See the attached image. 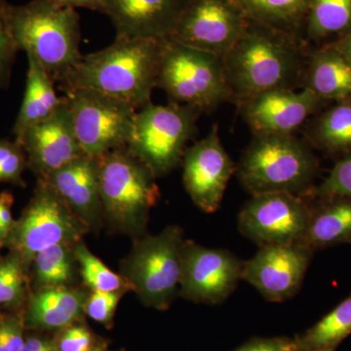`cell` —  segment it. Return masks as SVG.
I'll use <instances>...</instances> for the list:
<instances>
[{
    "instance_id": "cell-1",
    "label": "cell",
    "mask_w": 351,
    "mask_h": 351,
    "mask_svg": "<svg viewBox=\"0 0 351 351\" xmlns=\"http://www.w3.org/2000/svg\"><path fill=\"white\" fill-rule=\"evenodd\" d=\"M165 39L117 36L108 47L82 56L60 87L88 88L143 108L156 86Z\"/></svg>"
},
{
    "instance_id": "cell-2",
    "label": "cell",
    "mask_w": 351,
    "mask_h": 351,
    "mask_svg": "<svg viewBox=\"0 0 351 351\" xmlns=\"http://www.w3.org/2000/svg\"><path fill=\"white\" fill-rule=\"evenodd\" d=\"M18 50L34 55L54 82H61L82 60L80 17L54 0H32L9 7Z\"/></svg>"
},
{
    "instance_id": "cell-3",
    "label": "cell",
    "mask_w": 351,
    "mask_h": 351,
    "mask_svg": "<svg viewBox=\"0 0 351 351\" xmlns=\"http://www.w3.org/2000/svg\"><path fill=\"white\" fill-rule=\"evenodd\" d=\"M103 219L110 230L143 237L159 189L156 176L127 147L98 157Z\"/></svg>"
},
{
    "instance_id": "cell-4",
    "label": "cell",
    "mask_w": 351,
    "mask_h": 351,
    "mask_svg": "<svg viewBox=\"0 0 351 351\" xmlns=\"http://www.w3.org/2000/svg\"><path fill=\"white\" fill-rule=\"evenodd\" d=\"M223 64L230 98L242 105L263 92L290 88L300 71L298 53L263 34H242Z\"/></svg>"
},
{
    "instance_id": "cell-5",
    "label": "cell",
    "mask_w": 351,
    "mask_h": 351,
    "mask_svg": "<svg viewBox=\"0 0 351 351\" xmlns=\"http://www.w3.org/2000/svg\"><path fill=\"white\" fill-rule=\"evenodd\" d=\"M184 242V232L177 226L135 239L120 269L131 291L145 306L165 311L179 294Z\"/></svg>"
},
{
    "instance_id": "cell-6",
    "label": "cell",
    "mask_w": 351,
    "mask_h": 351,
    "mask_svg": "<svg viewBox=\"0 0 351 351\" xmlns=\"http://www.w3.org/2000/svg\"><path fill=\"white\" fill-rule=\"evenodd\" d=\"M313 156L292 135H261L245 151L237 174L252 195L301 193L313 181Z\"/></svg>"
},
{
    "instance_id": "cell-7",
    "label": "cell",
    "mask_w": 351,
    "mask_h": 351,
    "mask_svg": "<svg viewBox=\"0 0 351 351\" xmlns=\"http://www.w3.org/2000/svg\"><path fill=\"white\" fill-rule=\"evenodd\" d=\"M156 86L174 103L210 110L230 99L223 59L166 38Z\"/></svg>"
},
{
    "instance_id": "cell-8",
    "label": "cell",
    "mask_w": 351,
    "mask_h": 351,
    "mask_svg": "<svg viewBox=\"0 0 351 351\" xmlns=\"http://www.w3.org/2000/svg\"><path fill=\"white\" fill-rule=\"evenodd\" d=\"M200 112L174 101L167 106L149 101L136 113L127 149L156 177L167 174L184 157Z\"/></svg>"
},
{
    "instance_id": "cell-9",
    "label": "cell",
    "mask_w": 351,
    "mask_h": 351,
    "mask_svg": "<svg viewBox=\"0 0 351 351\" xmlns=\"http://www.w3.org/2000/svg\"><path fill=\"white\" fill-rule=\"evenodd\" d=\"M89 232L45 180L38 179L29 205L15 221L5 246L31 267L39 252L59 243L76 244Z\"/></svg>"
},
{
    "instance_id": "cell-10",
    "label": "cell",
    "mask_w": 351,
    "mask_h": 351,
    "mask_svg": "<svg viewBox=\"0 0 351 351\" xmlns=\"http://www.w3.org/2000/svg\"><path fill=\"white\" fill-rule=\"evenodd\" d=\"M64 93L83 154L99 157L127 147L137 113L134 106L88 88H75Z\"/></svg>"
},
{
    "instance_id": "cell-11",
    "label": "cell",
    "mask_w": 351,
    "mask_h": 351,
    "mask_svg": "<svg viewBox=\"0 0 351 351\" xmlns=\"http://www.w3.org/2000/svg\"><path fill=\"white\" fill-rule=\"evenodd\" d=\"M309 217L311 209L294 193H258L240 211L239 228L258 246L302 243Z\"/></svg>"
},
{
    "instance_id": "cell-12",
    "label": "cell",
    "mask_w": 351,
    "mask_h": 351,
    "mask_svg": "<svg viewBox=\"0 0 351 351\" xmlns=\"http://www.w3.org/2000/svg\"><path fill=\"white\" fill-rule=\"evenodd\" d=\"M243 267L244 261L232 252L184 240L179 294L198 304H221L242 280Z\"/></svg>"
},
{
    "instance_id": "cell-13",
    "label": "cell",
    "mask_w": 351,
    "mask_h": 351,
    "mask_svg": "<svg viewBox=\"0 0 351 351\" xmlns=\"http://www.w3.org/2000/svg\"><path fill=\"white\" fill-rule=\"evenodd\" d=\"M230 0H189L169 38L221 59L244 34Z\"/></svg>"
},
{
    "instance_id": "cell-14",
    "label": "cell",
    "mask_w": 351,
    "mask_h": 351,
    "mask_svg": "<svg viewBox=\"0 0 351 351\" xmlns=\"http://www.w3.org/2000/svg\"><path fill=\"white\" fill-rule=\"evenodd\" d=\"M313 253L304 243L263 245L254 257L244 261L242 280L267 301H286L299 292Z\"/></svg>"
},
{
    "instance_id": "cell-15",
    "label": "cell",
    "mask_w": 351,
    "mask_h": 351,
    "mask_svg": "<svg viewBox=\"0 0 351 351\" xmlns=\"http://www.w3.org/2000/svg\"><path fill=\"white\" fill-rule=\"evenodd\" d=\"M182 164V182L191 200L205 213L216 212L228 181L237 170L219 140L217 126L186 149Z\"/></svg>"
},
{
    "instance_id": "cell-16",
    "label": "cell",
    "mask_w": 351,
    "mask_h": 351,
    "mask_svg": "<svg viewBox=\"0 0 351 351\" xmlns=\"http://www.w3.org/2000/svg\"><path fill=\"white\" fill-rule=\"evenodd\" d=\"M18 142L24 149L27 166L38 179H45L84 154L76 138L64 97L56 112L27 129Z\"/></svg>"
},
{
    "instance_id": "cell-17",
    "label": "cell",
    "mask_w": 351,
    "mask_h": 351,
    "mask_svg": "<svg viewBox=\"0 0 351 351\" xmlns=\"http://www.w3.org/2000/svg\"><path fill=\"white\" fill-rule=\"evenodd\" d=\"M320 98L308 88H278L243 104L244 117L257 136L291 135L317 108Z\"/></svg>"
},
{
    "instance_id": "cell-18",
    "label": "cell",
    "mask_w": 351,
    "mask_h": 351,
    "mask_svg": "<svg viewBox=\"0 0 351 351\" xmlns=\"http://www.w3.org/2000/svg\"><path fill=\"white\" fill-rule=\"evenodd\" d=\"M189 0H106L117 36L169 38Z\"/></svg>"
},
{
    "instance_id": "cell-19",
    "label": "cell",
    "mask_w": 351,
    "mask_h": 351,
    "mask_svg": "<svg viewBox=\"0 0 351 351\" xmlns=\"http://www.w3.org/2000/svg\"><path fill=\"white\" fill-rule=\"evenodd\" d=\"M43 180L61 196L89 232H97L101 228L104 219L98 157L82 154Z\"/></svg>"
},
{
    "instance_id": "cell-20",
    "label": "cell",
    "mask_w": 351,
    "mask_h": 351,
    "mask_svg": "<svg viewBox=\"0 0 351 351\" xmlns=\"http://www.w3.org/2000/svg\"><path fill=\"white\" fill-rule=\"evenodd\" d=\"M88 297L86 291L71 286L36 289L23 313L25 328L61 331L75 324L85 314Z\"/></svg>"
},
{
    "instance_id": "cell-21",
    "label": "cell",
    "mask_w": 351,
    "mask_h": 351,
    "mask_svg": "<svg viewBox=\"0 0 351 351\" xmlns=\"http://www.w3.org/2000/svg\"><path fill=\"white\" fill-rule=\"evenodd\" d=\"M27 56L29 68L25 96L13 128L16 141H19L27 129L51 117L63 101L55 92L54 80L38 59L29 53Z\"/></svg>"
},
{
    "instance_id": "cell-22",
    "label": "cell",
    "mask_w": 351,
    "mask_h": 351,
    "mask_svg": "<svg viewBox=\"0 0 351 351\" xmlns=\"http://www.w3.org/2000/svg\"><path fill=\"white\" fill-rule=\"evenodd\" d=\"M318 209H311L308 226L302 243L315 250L351 243V199L337 197Z\"/></svg>"
},
{
    "instance_id": "cell-23",
    "label": "cell",
    "mask_w": 351,
    "mask_h": 351,
    "mask_svg": "<svg viewBox=\"0 0 351 351\" xmlns=\"http://www.w3.org/2000/svg\"><path fill=\"white\" fill-rule=\"evenodd\" d=\"M308 89L319 98L351 97V64L336 48L316 53L308 71Z\"/></svg>"
},
{
    "instance_id": "cell-24",
    "label": "cell",
    "mask_w": 351,
    "mask_h": 351,
    "mask_svg": "<svg viewBox=\"0 0 351 351\" xmlns=\"http://www.w3.org/2000/svg\"><path fill=\"white\" fill-rule=\"evenodd\" d=\"M75 245L59 243L34 256L32 281L36 289L71 286L75 278Z\"/></svg>"
},
{
    "instance_id": "cell-25",
    "label": "cell",
    "mask_w": 351,
    "mask_h": 351,
    "mask_svg": "<svg viewBox=\"0 0 351 351\" xmlns=\"http://www.w3.org/2000/svg\"><path fill=\"white\" fill-rule=\"evenodd\" d=\"M351 335V295L314 326L295 338L298 350H309L338 346Z\"/></svg>"
},
{
    "instance_id": "cell-26",
    "label": "cell",
    "mask_w": 351,
    "mask_h": 351,
    "mask_svg": "<svg viewBox=\"0 0 351 351\" xmlns=\"http://www.w3.org/2000/svg\"><path fill=\"white\" fill-rule=\"evenodd\" d=\"M76 263L80 265L83 283L92 291L125 293L131 291L130 285L121 274L108 269L101 260L92 254L82 240L75 245Z\"/></svg>"
},
{
    "instance_id": "cell-27",
    "label": "cell",
    "mask_w": 351,
    "mask_h": 351,
    "mask_svg": "<svg viewBox=\"0 0 351 351\" xmlns=\"http://www.w3.org/2000/svg\"><path fill=\"white\" fill-rule=\"evenodd\" d=\"M29 267L18 254L0 257V306L17 309L29 299Z\"/></svg>"
},
{
    "instance_id": "cell-28",
    "label": "cell",
    "mask_w": 351,
    "mask_h": 351,
    "mask_svg": "<svg viewBox=\"0 0 351 351\" xmlns=\"http://www.w3.org/2000/svg\"><path fill=\"white\" fill-rule=\"evenodd\" d=\"M351 25V0H311L309 31L325 36L345 31Z\"/></svg>"
},
{
    "instance_id": "cell-29",
    "label": "cell",
    "mask_w": 351,
    "mask_h": 351,
    "mask_svg": "<svg viewBox=\"0 0 351 351\" xmlns=\"http://www.w3.org/2000/svg\"><path fill=\"white\" fill-rule=\"evenodd\" d=\"M257 19L287 23L299 17L311 0H230Z\"/></svg>"
},
{
    "instance_id": "cell-30",
    "label": "cell",
    "mask_w": 351,
    "mask_h": 351,
    "mask_svg": "<svg viewBox=\"0 0 351 351\" xmlns=\"http://www.w3.org/2000/svg\"><path fill=\"white\" fill-rule=\"evenodd\" d=\"M318 135L332 149L351 147V104H343L327 112L321 120Z\"/></svg>"
},
{
    "instance_id": "cell-31",
    "label": "cell",
    "mask_w": 351,
    "mask_h": 351,
    "mask_svg": "<svg viewBox=\"0 0 351 351\" xmlns=\"http://www.w3.org/2000/svg\"><path fill=\"white\" fill-rule=\"evenodd\" d=\"M27 159L18 141L0 140V182H10L25 186L23 174Z\"/></svg>"
},
{
    "instance_id": "cell-32",
    "label": "cell",
    "mask_w": 351,
    "mask_h": 351,
    "mask_svg": "<svg viewBox=\"0 0 351 351\" xmlns=\"http://www.w3.org/2000/svg\"><path fill=\"white\" fill-rule=\"evenodd\" d=\"M9 7L10 4L0 0V88H5L10 83L14 59L19 51L11 32Z\"/></svg>"
},
{
    "instance_id": "cell-33",
    "label": "cell",
    "mask_w": 351,
    "mask_h": 351,
    "mask_svg": "<svg viewBox=\"0 0 351 351\" xmlns=\"http://www.w3.org/2000/svg\"><path fill=\"white\" fill-rule=\"evenodd\" d=\"M123 295V293L92 291L85 304V313L96 322L110 327Z\"/></svg>"
},
{
    "instance_id": "cell-34",
    "label": "cell",
    "mask_w": 351,
    "mask_h": 351,
    "mask_svg": "<svg viewBox=\"0 0 351 351\" xmlns=\"http://www.w3.org/2000/svg\"><path fill=\"white\" fill-rule=\"evenodd\" d=\"M319 193L328 197L351 199V154L334 166L327 179L321 184Z\"/></svg>"
},
{
    "instance_id": "cell-35",
    "label": "cell",
    "mask_w": 351,
    "mask_h": 351,
    "mask_svg": "<svg viewBox=\"0 0 351 351\" xmlns=\"http://www.w3.org/2000/svg\"><path fill=\"white\" fill-rule=\"evenodd\" d=\"M59 332L55 339L59 351H86L95 346L93 335L84 325L75 323Z\"/></svg>"
},
{
    "instance_id": "cell-36",
    "label": "cell",
    "mask_w": 351,
    "mask_h": 351,
    "mask_svg": "<svg viewBox=\"0 0 351 351\" xmlns=\"http://www.w3.org/2000/svg\"><path fill=\"white\" fill-rule=\"evenodd\" d=\"M295 339L286 338H256L240 346L234 351H297Z\"/></svg>"
},
{
    "instance_id": "cell-37",
    "label": "cell",
    "mask_w": 351,
    "mask_h": 351,
    "mask_svg": "<svg viewBox=\"0 0 351 351\" xmlns=\"http://www.w3.org/2000/svg\"><path fill=\"white\" fill-rule=\"evenodd\" d=\"M13 203L12 193H9V191H3V193H0V223H1L8 235L12 230L14 223H15L12 217V212H11Z\"/></svg>"
},
{
    "instance_id": "cell-38",
    "label": "cell",
    "mask_w": 351,
    "mask_h": 351,
    "mask_svg": "<svg viewBox=\"0 0 351 351\" xmlns=\"http://www.w3.org/2000/svg\"><path fill=\"white\" fill-rule=\"evenodd\" d=\"M22 351H59L56 341L44 337H29L25 341Z\"/></svg>"
},
{
    "instance_id": "cell-39",
    "label": "cell",
    "mask_w": 351,
    "mask_h": 351,
    "mask_svg": "<svg viewBox=\"0 0 351 351\" xmlns=\"http://www.w3.org/2000/svg\"><path fill=\"white\" fill-rule=\"evenodd\" d=\"M62 6L71 8H86L90 10L99 11L105 13L106 0H54Z\"/></svg>"
},
{
    "instance_id": "cell-40",
    "label": "cell",
    "mask_w": 351,
    "mask_h": 351,
    "mask_svg": "<svg viewBox=\"0 0 351 351\" xmlns=\"http://www.w3.org/2000/svg\"><path fill=\"white\" fill-rule=\"evenodd\" d=\"M335 48H336L341 54H343L351 64V32L350 34H348L343 40L339 41L338 45Z\"/></svg>"
},
{
    "instance_id": "cell-41",
    "label": "cell",
    "mask_w": 351,
    "mask_h": 351,
    "mask_svg": "<svg viewBox=\"0 0 351 351\" xmlns=\"http://www.w3.org/2000/svg\"><path fill=\"white\" fill-rule=\"evenodd\" d=\"M7 237H8V234H7L5 230H4L3 226L0 223V249L5 247Z\"/></svg>"
},
{
    "instance_id": "cell-42",
    "label": "cell",
    "mask_w": 351,
    "mask_h": 351,
    "mask_svg": "<svg viewBox=\"0 0 351 351\" xmlns=\"http://www.w3.org/2000/svg\"><path fill=\"white\" fill-rule=\"evenodd\" d=\"M335 350H336V348H319V350H297V351H335Z\"/></svg>"
},
{
    "instance_id": "cell-43",
    "label": "cell",
    "mask_w": 351,
    "mask_h": 351,
    "mask_svg": "<svg viewBox=\"0 0 351 351\" xmlns=\"http://www.w3.org/2000/svg\"><path fill=\"white\" fill-rule=\"evenodd\" d=\"M86 351H103V348L101 346H95L94 348H90Z\"/></svg>"
},
{
    "instance_id": "cell-44",
    "label": "cell",
    "mask_w": 351,
    "mask_h": 351,
    "mask_svg": "<svg viewBox=\"0 0 351 351\" xmlns=\"http://www.w3.org/2000/svg\"><path fill=\"white\" fill-rule=\"evenodd\" d=\"M0 318H1V315H0Z\"/></svg>"
}]
</instances>
